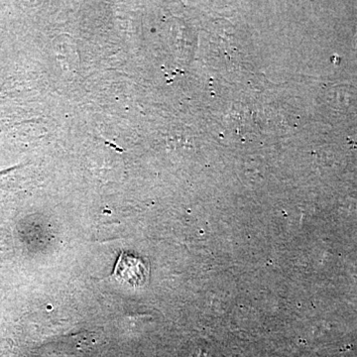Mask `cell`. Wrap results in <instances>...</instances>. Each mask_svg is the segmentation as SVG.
I'll list each match as a JSON object with an SVG mask.
<instances>
[{
  "label": "cell",
  "instance_id": "1",
  "mask_svg": "<svg viewBox=\"0 0 357 357\" xmlns=\"http://www.w3.org/2000/svg\"><path fill=\"white\" fill-rule=\"evenodd\" d=\"M113 276L124 284L139 287L146 282L148 269L141 259L122 253L116 263Z\"/></svg>",
  "mask_w": 357,
  "mask_h": 357
}]
</instances>
